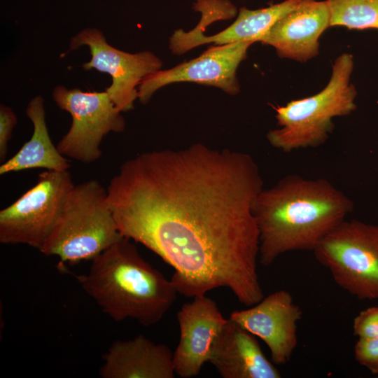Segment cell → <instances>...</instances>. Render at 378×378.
<instances>
[{"label": "cell", "instance_id": "1", "mask_svg": "<svg viewBox=\"0 0 378 378\" xmlns=\"http://www.w3.org/2000/svg\"><path fill=\"white\" fill-rule=\"evenodd\" d=\"M263 188L249 154L195 144L126 160L106 188V202L123 237L174 268L178 293L194 298L225 287L251 307L264 298L253 213Z\"/></svg>", "mask_w": 378, "mask_h": 378}, {"label": "cell", "instance_id": "2", "mask_svg": "<svg viewBox=\"0 0 378 378\" xmlns=\"http://www.w3.org/2000/svg\"><path fill=\"white\" fill-rule=\"evenodd\" d=\"M354 208L351 198L323 178L287 175L263 188L253 207L259 230L260 263L269 266L290 251H313Z\"/></svg>", "mask_w": 378, "mask_h": 378}, {"label": "cell", "instance_id": "3", "mask_svg": "<svg viewBox=\"0 0 378 378\" xmlns=\"http://www.w3.org/2000/svg\"><path fill=\"white\" fill-rule=\"evenodd\" d=\"M122 237L92 260L86 274L75 276L102 312L116 322L132 318L144 326L158 323L178 291Z\"/></svg>", "mask_w": 378, "mask_h": 378}, {"label": "cell", "instance_id": "4", "mask_svg": "<svg viewBox=\"0 0 378 378\" xmlns=\"http://www.w3.org/2000/svg\"><path fill=\"white\" fill-rule=\"evenodd\" d=\"M353 69V56L343 53L335 59L323 90L284 106H272L279 127L267 132L270 144L286 153L323 144L334 130L333 118L349 115L356 108L357 91L350 83Z\"/></svg>", "mask_w": 378, "mask_h": 378}, {"label": "cell", "instance_id": "5", "mask_svg": "<svg viewBox=\"0 0 378 378\" xmlns=\"http://www.w3.org/2000/svg\"><path fill=\"white\" fill-rule=\"evenodd\" d=\"M107 190L99 181L74 185L59 219L40 251L59 258V265L92 260L123 236L108 206Z\"/></svg>", "mask_w": 378, "mask_h": 378}, {"label": "cell", "instance_id": "6", "mask_svg": "<svg viewBox=\"0 0 378 378\" xmlns=\"http://www.w3.org/2000/svg\"><path fill=\"white\" fill-rule=\"evenodd\" d=\"M312 252L341 288L358 300H378V225L345 219Z\"/></svg>", "mask_w": 378, "mask_h": 378}, {"label": "cell", "instance_id": "7", "mask_svg": "<svg viewBox=\"0 0 378 378\" xmlns=\"http://www.w3.org/2000/svg\"><path fill=\"white\" fill-rule=\"evenodd\" d=\"M69 170H46L36 183L0 211V242L26 244L39 251L52 234L74 186Z\"/></svg>", "mask_w": 378, "mask_h": 378}, {"label": "cell", "instance_id": "8", "mask_svg": "<svg viewBox=\"0 0 378 378\" xmlns=\"http://www.w3.org/2000/svg\"><path fill=\"white\" fill-rule=\"evenodd\" d=\"M52 96L56 105L71 116L68 132L56 145L66 158L83 164L93 163L102 155L100 146L104 137L125 129L122 112L106 91L85 92L57 85Z\"/></svg>", "mask_w": 378, "mask_h": 378}, {"label": "cell", "instance_id": "9", "mask_svg": "<svg viewBox=\"0 0 378 378\" xmlns=\"http://www.w3.org/2000/svg\"><path fill=\"white\" fill-rule=\"evenodd\" d=\"M84 46L88 47L91 57L82 65L83 69H96L111 76V84L105 91L122 113L134 108L142 80L162 66L161 59L150 51L130 53L112 46L97 28H85L78 32L70 40L69 50Z\"/></svg>", "mask_w": 378, "mask_h": 378}, {"label": "cell", "instance_id": "10", "mask_svg": "<svg viewBox=\"0 0 378 378\" xmlns=\"http://www.w3.org/2000/svg\"><path fill=\"white\" fill-rule=\"evenodd\" d=\"M251 41L216 45L200 57L167 70L146 76L138 87L137 99L147 104L160 88L174 83L193 82L219 88L234 95L240 90L237 78L239 64L246 58Z\"/></svg>", "mask_w": 378, "mask_h": 378}, {"label": "cell", "instance_id": "11", "mask_svg": "<svg viewBox=\"0 0 378 378\" xmlns=\"http://www.w3.org/2000/svg\"><path fill=\"white\" fill-rule=\"evenodd\" d=\"M302 316L291 294L280 290L250 308L232 312L230 318L266 344L275 365H286L297 347L298 323Z\"/></svg>", "mask_w": 378, "mask_h": 378}, {"label": "cell", "instance_id": "12", "mask_svg": "<svg viewBox=\"0 0 378 378\" xmlns=\"http://www.w3.org/2000/svg\"><path fill=\"white\" fill-rule=\"evenodd\" d=\"M180 340L173 362L175 374L182 378L197 376L209 363L214 344L227 319L213 300L197 296L177 313Z\"/></svg>", "mask_w": 378, "mask_h": 378}, {"label": "cell", "instance_id": "13", "mask_svg": "<svg viewBox=\"0 0 378 378\" xmlns=\"http://www.w3.org/2000/svg\"><path fill=\"white\" fill-rule=\"evenodd\" d=\"M330 25L326 1L302 0L260 38L274 48L280 58L305 62L319 54V38Z\"/></svg>", "mask_w": 378, "mask_h": 378}, {"label": "cell", "instance_id": "14", "mask_svg": "<svg viewBox=\"0 0 378 378\" xmlns=\"http://www.w3.org/2000/svg\"><path fill=\"white\" fill-rule=\"evenodd\" d=\"M302 0H284L267 7L250 10L241 7L234 22L224 30L212 36H204L206 27L215 22L214 14L202 10L201 18L190 31L176 30L169 39V48L175 55H181L197 46L214 43L223 45L237 42H258L260 38L290 10L296 8Z\"/></svg>", "mask_w": 378, "mask_h": 378}, {"label": "cell", "instance_id": "15", "mask_svg": "<svg viewBox=\"0 0 378 378\" xmlns=\"http://www.w3.org/2000/svg\"><path fill=\"white\" fill-rule=\"evenodd\" d=\"M223 378H280L274 363L263 354L255 336L228 318L209 360Z\"/></svg>", "mask_w": 378, "mask_h": 378}, {"label": "cell", "instance_id": "16", "mask_svg": "<svg viewBox=\"0 0 378 378\" xmlns=\"http://www.w3.org/2000/svg\"><path fill=\"white\" fill-rule=\"evenodd\" d=\"M99 374L102 378H174L173 353L139 335L114 341L103 354Z\"/></svg>", "mask_w": 378, "mask_h": 378}, {"label": "cell", "instance_id": "17", "mask_svg": "<svg viewBox=\"0 0 378 378\" xmlns=\"http://www.w3.org/2000/svg\"><path fill=\"white\" fill-rule=\"evenodd\" d=\"M25 113L33 124L32 135L13 157L2 162L0 174L36 168L50 171L69 170V160L58 150L50 136L43 97L37 95L32 98Z\"/></svg>", "mask_w": 378, "mask_h": 378}, {"label": "cell", "instance_id": "18", "mask_svg": "<svg viewBox=\"0 0 378 378\" xmlns=\"http://www.w3.org/2000/svg\"><path fill=\"white\" fill-rule=\"evenodd\" d=\"M330 27L378 29V0H326Z\"/></svg>", "mask_w": 378, "mask_h": 378}, {"label": "cell", "instance_id": "19", "mask_svg": "<svg viewBox=\"0 0 378 378\" xmlns=\"http://www.w3.org/2000/svg\"><path fill=\"white\" fill-rule=\"evenodd\" d=\"M353 335L358 339L378 337V306L368 307L354 318Z\"/></svg>", "mask_w": 378, "mask_h": 378}, {"label": "cell", "instance_id": "20", "mask_svg": "<svg viewBox=\"0 0 378 378\" xmlns=\"http://www.w3.org/2000/svg\"><path fill=\"white\" fill-rule=\"evenodd\" d=\"M354 358L372 374H378V337L358 339L354 346Z\"/></svg>", "mask_w": 378, "mask_h": 378}, {"label": "cell", "instance_id": "21", "mask_svg": "<svg viewBox=\"0 0 378 378\" xmlns=\"http://www.w3.org/2000/svg\"><path fill=\"white\" fill-rule=\"evenodd\" d=\"M18 122L14 111L3 104L0 105V161L5 162L8 149V144L12 137L13 130Z\"/></svg>", "mask_w": 378, "mask_h": 378}]
</instances>
